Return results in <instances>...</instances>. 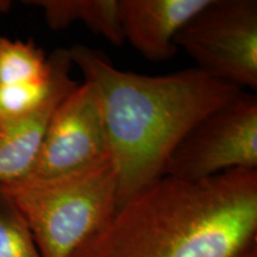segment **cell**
<instances>
[{
	"label": "cell",
	"mask_w": 257,
	"mask_h": 257,
	"mask_svg": "<svg viewBox=\"0 0 257 257\" xmlns=\"http://www.w3.org/2000/svg\"><path fill=\"white\" fill-rule=\"evenodd\" d=\"M11 8V2L9 0H0V15L6 14Z\"/></svg>",
	"instance_id": "cell-13"
},
{
	"label": "cell",
	"mask_w": 257,
	"mask_h": 257,
	"mask_svg": "<svg viewBox=\"0 0 257 257\" xmlns=\"http://www.w3.org/2000/svg\"><path fill=\"white\" fill-rule=\"evenodd\" d=\"M0 257H42L27 221L0 187Z\"/></svg>",
	"instance_id": "cell-12"
},
{
	"label": "cell",
	"mask_w": 257,
	"mask_h": 257,
	"mask_svg": "<svg viewBox=\"0 0 257 257\" xmlns=\"http://www.w3.org/2000/svg\"><path fill=\"white\" fill-rule=\"evenodd\" d=\"M0 187L21 211L42 257H72L117 210V169L111 155L70 174Z\"/></svg>",
	"instance_id": "cell-3"
},
{
	"label": "cell",
	"mask_w": 257,
	"mask_h": 257,
	"mask_svg": "<svg viewBox=\"0 0 257 257\" xmlns=\"http://www.w3.org/2000/svg\"><path fill=\"white\" fill-rule=\"evenodd\" d=\"M44 12L51 30H62L82 22L89 30L115 47L123 46L119 0H32L27 2Z\"/></svg>",
	"instance_id": "cell-10"
},
{
	"label": "cell",
	"mask_w": 257,
	"mask_h": 257,
	"mask_svg": "<svg viewBox=\"0 0 257 257\" xmlns=\"http://www.w3.org/2000/svg\"><path fill=\"white\" fill-rule=\"evenodd\" d=\"M240 257H257V250H256V251H251L249 253H245V255H243Z\"/></svg>",
	"instance_id": "cell-14"
},
{
	"label": "cell",
	"mask_w": 257,
	"mask_h": 257,
	"mask_svg": "<svg viewBox=\"0 0 257 257\" xmlns=\"http://www.w3.org/2000/svg\"><path fill=\"white\" fill-rule=\"evenodd\" d=\"M69 53L98 98L117 169V208L162 178L189 130L243 91L198 68L147 76L117 69L101 51L82 44Z\"/></svg>",
	"instance_id": "cell-2"
},
{
	"label": "cell",
	"mask_w": 257,
	"mask_h": 257,
	"mask_svg": "<svg viewBox=\"0 0 257 257\" xmlns=\"http://www.w3.org/2000/svg\"><path fill=\"white\" fill-rule=\"evenodd\" d=\"M107 156L110 150L98 98L92 85L83 82L64 96L54 111L28 178L70 174Z\"/></svg>",
	"instance_id": "cell-6"
},
{
	"label": "cell",
	"mask_w": 257,
	"mask_h": 257,
	"mask_svg": "<svg viewBox=\"0 0 257 257\" xmlns=\"http://www.w3.org/2000/svg\"><path fill=\"white\" fill-rule=\"evenodd\" d=\"M48 59L51 64L48 81L0 86V120L34 113L54 98L67 94L78 86L70 78L73 62L69 49H56Z\"/></svg>",
	"instance_id": "cell-9"
},
{
	"label": "cell",
	"mask_w": 257,
	"mask_h": 257,
	"mask_svg": "<svg viewBox=\"0 0 257 257\" xmlns=\"http://www.w3.org/2000/svg\"><path fill=\"white\" fill-rule=\"evenodd\" d=\"M210 0H119L124 41L147 60L163 62L178 53L175 37Z\"/></svg>",
	"instance_id": "cell-7"
},
{
	"label": "cell",
	"mask_w": 257,
	"mask_h": 257,
	"mask_svg": "<svg viewBox=\"0 0 257 257\" xmlns=\"http://www.w3.org/2000/svg\"><path fill=\"white\" fill-rule=\"evenodd\" d=\"M257 250V169L200 181L162 176L72 257H240Z\"/></svg>",
	"instance_id": "cell-1"
},
{
	"label": "cell",
	"mask_w": 257,
	"mask_h": 257,
	"mask_svg": "<svg viewBox=\"0 0 257 257\" xmlns=\"http://www.w3.org/2000/svg\"><path fill=\"white\" fill-rule=\"evenodd\" d=\"M50 75V61L34 42L0 37V86L42 83Z\"/></svg>",
	"instance_id": "cell-11"
},
{
	"label": "cell",
	"mask_w": 257,
	"mask_h": 257,
	"mask_svg": "<svg viewBox=\"0 0 257 257\" xmlns=\"http://www.w3.org/2000/svg\"><path fill=\"white\" fill-rule=\"evenodd\" d=\"M67 94L56 96L34 113L0 120V185L31 174L51 115Z\"/></svg>",
	"instance_id": "cell-8"
},
{
	"label": "cell",
	"mask_w": 257,
	"mask_h": 257,
	"mask_svg": "<svg viewBox=\"0 0 257 257\" xmlns=\"http://www.w3.org/2000/svg\"><path fill=\"white\" fill-rule=\"evenodd\" d=\"M198 69L242 89H257V2L210 0L175 37Z\"/></svg>",
	"instance_id": "cell-4"
},
{
	"label": "cell",
	"mask_w": 257,
	"mask_h": 257,
	"mask_svg": "<svg viewBox=\"0 0 257 257\" xmlns=\"http://www.w3.org/2000/svg\"><path fill=\"white\" fill-rule=\"evenodd\" d=\"M239 168L257 169V98L243 91L189 130L163 176L200 181Z\"/></svg>",
	"instance_id": "cell-5"
}]
</instances>
